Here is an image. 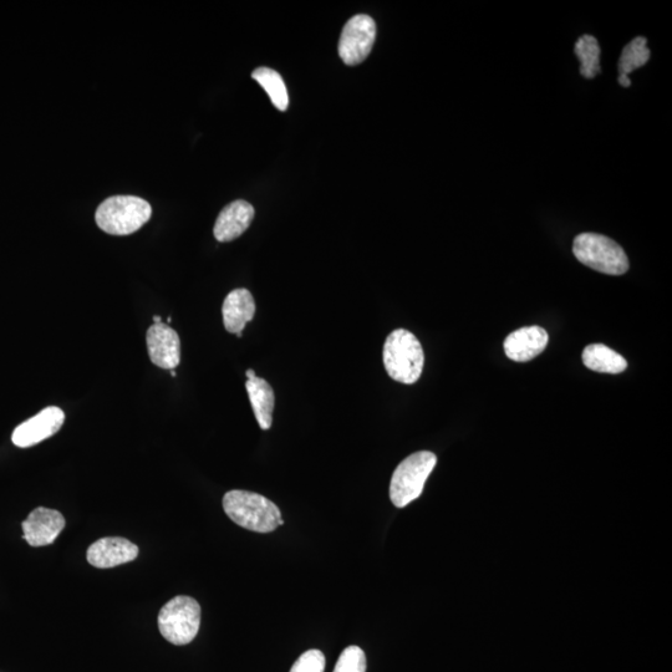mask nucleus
<instances>
[{"mask_svg": "<svg viewBox=\"0 0 672 672\" xmlns=\"http://www.w3.org/2000/svg\"><path fill=\"white\" fill-rule=\"evenodd\" d=\"M63 514L55 509L39 507L23 522L24 539L32 547L53 544L65 528Z\"/></svg>", "mask_w": 672, "mask_h": 672, "instance_id": "nucleus-9", "label": "nucleus"}, {"mask_svg": "<svg viewBox=\"0 0 672 672\" xmlns=\"http://www.w3.org/2000/svg\"><path fill=\"white\" fill-rule=\"evenodd\" d=\"M246 389L251 401L254 416L262 430H269L273 424V411L276 405V396L267 380L258 378L252 369L247 370Z\"/></svg>", "mask_w": 672, "mask_h": 672, "instance_id": "nucleus-15", "label": "nucleus"}, {"mask_svg": "<svg viewBox=\"0 0 672 672\" xmlns=\"http://www.w3.org/2000/svg\"><path fill=\"white\" fill-rule=\"evenodd\" d=\"M149 202L135 196H115L101 203L96 211V223L112 236H129L150 221Z\"/></svg>", "mask_w": 672, "mask_h": 672, "instance_id": "nucleus-3", "label": "nucleus"}, {"mask_svg": "<svg viewBox=\"0 0 672 672\" xmlns=\"http://www.w3.org/2000/svg\"><path fill=\"white\" fill-rule=\"evenodd\" d=\"M334 672H366V656L359 646H349L341 653Z\"/></svg>", "mask_w": 672, "mask_h": 672, "instance_id": "nucleus-20", "label": "nucleus"}, {"mask_svg": "<svg viewBox=\"0 0 672 672\" xmlns=\"http://www.w3.org/2000/svg\"><path fill=\"white\" fill-rule=\"evenodd\" d=\"M573 253L584 266L609 276H623L629 271V259L624 249L602 234H579L574 239Z\"/></svg>", "mask_w": 672, "mask_h": 672, "instance_id": "nucleus-4", "label": "nucleus"}, {"mask_svg": "<svg viewBox=\"0 0 672 672\" xmlns=\"http://www.w3.org/2000/svg\"><path fill=\"white\" fill-rule=\"evenodd\" d=\"M575 54L580 60V74L585 79H594L600 73V47L592 35H584L575 44Z\"/></svg>", "mask_w": 672, "mask_h": 672, "instance_id": "nucleus-18", "label": "nucleus"}, {"mask_svg": "<svg viewBox=\"0 0 672 672\" xmlns=\"http://www.w3.org/2000/svg\"><path fill=\"white\" fill-rule=\"evenodd\" d=\"M223 509L234 523L248 531L269 533L284 524L277 504L258 493L229 491L223 497Z\"/></svg>", "mask_w": 672, "mask_h": 672, "instance_id": "nucleus-1", "label": "nucleus"}, {"mask_svg": "<svg viewBox=\"0 0 672 672\" xmlns=\"http://www.w3.org/2000/svg\"><path fill=\"white\" fill-rule=\"evenodd\" d=\"M254 208L246 201H234L224 207L218 216L213 233L218 242H231L241 237L253 221Z\"/></svg>", "mask_w": 672, "mask_h": 672, "instance_id": "nucleus-14", "label": "nucleus"}, {"mask_svg": "<svg viewBox=\"0 0 672 672\" xmlns=\"http://www.w3.org/2000/svg\"><path fill=\"white\" fill-rule=\"evenodd\" d=\"M386 373L397 383L412 385L421 378L425 354L419 339L406 329H396L384 344Z\"/></svg>", "mask_w": 672, "mask_h": 672, "instance_id": "nucleus-2", "label": "nucleus"}, {"mask_svg": "<svg viewBox=\"0 0 672 672\" xmlns=\"http://www.w3.org/2000/svg\"><path fill=\"white\" fill-rule=\"evenodd\" d=\"M376 40V24L369 15H354L344 25L339 40V55L346 65L363 63L373 50Z\"/></svg>", "mask_w": 672, "mask_h": 672, "instance_id": "nucleus-7", "label": "nucleus"}, {"mask_svg": "<svg viewBox=\"0 0 672 672\" xmlns=\"http://www.w3.org/2000/svg\"><path fill=\"white\" fill-rule=\"evenodd\" d=\"M256 302L248 289L239 288L227 295L222 305L223 324L228 333L242 338L243 329L256 315Z\"/></svg>", "mask_w": 672, "mask_h": 672, "instance_id": "nucleus-13", "label": "nucleus"}, {"mask_svg": "<svg viewBox=\"0 0 672 672\" xmlns=\"http://www.w3.org/2000/svg\"><path fill=\"white\" fill-rule=\"evenodd\" d=\"M650 59V50L646 47L645 38H636L621 53L619 60V78H629L631 71L641 68Z\"/></svg>", "mask_w": 672, "mask_h": 672, "instance_id": "nucleus-19", "label": "nucleus"}, {"mask_svg": "<svg viewBox=\"0 0 672 672\" xmlns=\"http://www.w3.org/2000/svg\"><path fill=\"white\" fill-rule=\"evenodd\" d=\"M325 656L322 651L309 650L295 661L290 672H324Z\"/></svg>", "mask_w": 672, "mask_h": 672, "instance_id": "nucleus-21", "label": "nucleus"}, {"mask_svg": "<svg viewBox=\"0 0 672 672\" xmlns=\"http://www.w3.org/2000/svg\"><path fill=\"white\" fill-rule=\"evenodd\" d=\"M437 463L435 453L420 451L412 453L397 466L390 483L391 502L397 508L417 500L424 491L427 478L434 471Z\"/></svg>", "mask_w": 672, "mask_h": 672, "instance_id": "nucleus-5", "label": "nucleus"}, {"mask_svg": "<svg viewBox=\"0 0 672 672\" xmlns=\"http://www.w3.org/2000/svg\"><path fill=\"white\" fill-rule=\"evenodd\" d=\"M549 335L546 329L541 327H528L516 330L507 336L504 341V351L509 359L517 363L537 358L546 350Z\"/></svg>", "mask_w": 672, "mask_h": 672, "instance_id": "nucleus-12", "label": "nucleus"}, {"mask_svg": "<svg viewBox=\"0 0 672 672\" xmlns=\"http://www.w3.org/2000/svg\"><path fill=\"white\" fill-rule=\"evenodd\" d=\"M137 556H139V548L136 544L119 537L99 539L88 549V562L99 569H109L130 563Z\"/></svg>", "mask_w": 672, "mask_h": 672, "instance_id": "nucleus-11", "label": "nucleus"}, {"mask_svg": "<svg viewBox=\"0 0 672 672\" xmlns=\"http://www.w3.org/2000/svg\"><path fill=\"white\" fill-rule=\"evenodd\" d=\"M171 376H172V378H176V371L175 370H171Z\"/></svg>", "mask_w": 672, "mask_h": 672, "instance_id": "nucleus-23", "label": "nucleus"}, {"mask_svg": "<svg viewBox=\"0 0 672 672\" xmlns=\"http://www.w3.org/2000/svg\"><path fill=\"white\" fill-rule=\"evenodd\" d=\"M146 339L152 363L161 369L175 370L181 361V340L175 330L164 323L154 324Z\"/></svg>", "mask_w": 672, "mask_h": 672, "instance_id": "nucleus-10", "label": "nucleus"}, {"mask_svg": "<svg viewBox=\"0 0 672 672\" xmlns=\"http://www.w3.org/2000/svg\"><path fill=\"white\" fill-rule=\"evenodd\" d=\"M200 625V604L186 595L171 599L159 614L160 633L173 645L190 644L196 638Z\"/></svg>", "mask_w": 672, "mask_h": 672, "instance_id": "nucleus-6", "label": "nucleus"}, {"mask_svg": "<svg viewBox=\"0 0 672 672\" xmlns=\"http://www.w3.org/2000/svg\"><path fill=\"white\" fill-rule=\"evenodd\" d=\"M154 322H155V324H160V323H162V319H161V317H159V315H155V317H154Z\"/></svg>", "mask_w": 672, "mask_h": 672, "instance_id": "nucleus-22", "label": "nucleus"}, {"mask_svg": "<svg viewBox=\"0 0 672 672\" xmlns=\"http://www.w3.org/2000/svg\"><path fill=\"white\" fill-rule=\"evenodd\" d=\"M582 358L584 365L597 373L620 374L628 368L623 356L604 344L588 345L583 351Z\"/></svg>", "mask_w": 672, "mask_h": 672, "instance_id": "nucleus-16", "label": "nucleus"}, {"mask_svg": "<svg viewBox=\"0 0 672 672\" xmlns=\"http://www.w3.org/2000/svg\"><path fill=\"white\" fill-rule=\"evenodd\" d=\"M252 78L262 86L272 103L280 111H285L289 106V95L287 85H285L282 75L276 70L269 68H258L253 71Z\"/></svg>", "mask_w": 672, "mask_h": 672, "instance_id": "nucleus-17", "label": "nucleus"}, {"mask_svg": "<svg viewBox=\"0 0 672 672\" xmlns=\"http://www.w3.org/2000/svg\"><path fill=\"white\" fill-rule=\"evenodd\" d=\"M65 421L64 411L59 407L50 406L28 421L20 424L12 435L13 444L20 448H28L40 444L59 432Z\"/></svg>", "mask_w": 672, "mask_h": 672, "instance_id": "nucleus-8", "label": "nucleus"}]
</instances>
